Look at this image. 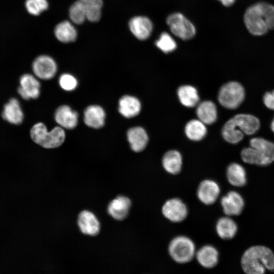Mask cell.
Instances as JSON below:
<instances>
[{"mask_svg":"<svg viewBox=\"0 0 274 274\" xmlns=\"http://www.w3.org/2000/svg\"><path fill=\"white\" fill-rule=\"evenodd\" d=\"M248 31L254 36H262L274 29V6L259 2L247 8L244 16Z\"/></svg>","mask_w":274,"mask_h":274,"instance_id":"cell-1","label":"cell"},{"mask_svg":"<svg viewBox=\"0 0 274 274\" xmlns=\"http://www.w3.org/2000/svg\"><path fill=\"white\" fill-rule=\"evenodd\" d=\"M241 265L248 274H263L267 269L274 270V253L263 246H255L248 248L242 255Z\"/></svg>","mask_w":274,"mask_h":274,"instance_id":"cell-2","label":"cell"},{"mask_svg":"<svg viewBox=\"0 0 274 274\" xmlns=\"http://www.w3.org/2000/svg\"><path fill=\"white\" fill-rule=\"evenodd\" d=\"M244 162L251 164L265 166L274 161V143L262 138H253L250 147L241 151Z\"/></svg>","mask_w":274,"mask_h":274,"instance_id":"cell-3","label":"cell"},{"mask_svg":"<svg viewBox=\"0 0 274 274\" xmlns=\"http://www.w3.org/2000/svg\"><path fill=\"white\" fill-rule=\"evenodd\" d=\"M30 137L36 144L45 148H55L60 146L64 142L65 134L60 126L54 127L48 131L43 123L35 124L30 131Z\"/></svg>","mask_w":274,"mask_h":274,"instance_id":"cell-4","label":"cell"},{"mask_svg":"<svg viewBox=\"0 0 274 274\" xmlns=\"http://www.w3.org/2000/svg\"><path fill=\"white\" fill-rule=\"evenodd\" d=\"M169 255L174 261L180 264L188 263L195 256L196 248L193 241L185 235H179L172 239L168 245Z\"/></svg>","mask_w":274,"mask_h":274,"instance_id":"cell-5","label":"cell"},{"mask_svg":"<svg viewBox=\"0 0 274 274\" xmlns=\"http://www.w3.org/2000/svg\"><path fill=\"white\" fill-rule=\"evenodd\" d=\"M245 97L244 87L238 82L231 81L224 84L218 93V101L223 107L235 109L243 102Z\"/></svg>","mask_w":274,"mask_h":274,"instance_id":"cell-6","label":"cell"},{"mask_svg":"<svg viewBox=\"0 0 274 274\" xmlns=\"http://www.w3.org/2000/svg\"><path fill=\"white\" fill-rule=\"evenodd\" d=\"M166 23L172 32L182 40L191 39L195 35L196 29L194 25L182 14H170L167 18Z\"/></svg>","mask_w":274,"mask_h":274,"instance_id":"cell-7","label":"cell"},{"mask_svg":"<svg viewBox=\"0 0 274 274\" xmlns=\"http://www.w3.org/2000/svg\"><path fill=\"white\" fill-rule=\"evenodd\" d=\"M163 216L174 223L183 221L188 214V209L185 203L179 198H172L165 201L161 208Z\"/></svg>","mask_w":274,"mask_h":274,"instance_id":"cell-8","label":"cell"},{"mask_svg":"<svg viewBox=\"0 0 274 274\" xmlns=\"http://www.w3.org/2000/svg\"><path fill=\"white\" fill-rule=\"evenodd\" d=\"M32 68L37 77L43 80H49L55 76L57 66L52 57L42 55L35 59L32 64Z\"/></svg>","mask_w":274,"mask_h":274,"instance_id":"cell-9","label":"cell"},{"mask_svg":"<svg viewBox=\"0 0 274 274\" xmlns=\"http://www.w3.org/2000/svg\"><path fill=\"white\" fill-rule=\"evenodd\" d=\"M220 193L219 184L215 181L206 179L201 181L197 189V196L205 205H211L217 200Z\"/></svg>","mask_w":274,"mask_h":274,"instance_id":"cell-10","label":"cell"},{"mask_svg":"<svg viewBox=\"0 0 274 274\" xmlns=\"http://www.w3.org/2000/svg\"><path fill=\"white\" fill-rule=\"evenodd\" d=\"M17 91L24 99H36L40 95V83L34 76L29 74H24L19 79Z\"/></svg>","mask_w":274,"mask_h":274,"instance_id":"cell-11","label":"cell"},{"mask_svg":"<svg viewBox=\"0 0 274 274\" xmlns=\"http://www.w3.org/2000/svg\"><path fill=\"white\" fill-rule=\"evenodd\" d=\"M221 205L224 213L227 216H237L242 212L245 203L240 194L231 191L222 197Z\"/></svg>","mask_w":274,"mask_h":274,"instance_id":"cell-12","label":"cell"},{"mask_svg":"<svg viewBox=\"0 0 274 274\" xmlns=\"http://www.w3.org/2000/svg\"><path fill=\"white\" fill-rule=\"evenodd\" d=\"M129 28L132 33L140 40H145L151 35L153 24L149 18L138 16L132 18L129 22Z\"/></svg>","mask_w":274,"mask_h":274,"instance_id":"cell-13","label":"cell"},{"mask_svg":"<svg viewBox=\"0 0 274 274\" xmlns=\"http://www.w3.org/2000/svg\"><path fill=\"white\" fill-rule=\"evenodd\" d=\"M131 206V200L128 197L119 195L110 202L108 212L114 219L121 221L127 217Z\"/></svg>","mask_w":274,"mask_h":274,"instance_id":"cell-14","label":"cell"},{"mask_svg":"<svg viewBox=\"0 0 274 274\" xmlns=\"http://www.w3.org/2000/svg\"><path fill=\"white\" fill-rule=\"evenodd\" d=\"M78 224L81 231L87 235L95 236L100 231V223L96 217L91 212L83 211L79 215Z\"/></svg>","mask_w":274,"mask_h":274,"instance_id":"cell-15","label":"cell"},{"mask_svg":"<svg viewBox=\"0 0 274 274\" xmlns=\"http://www.w3.org/2000/svg\"><path fill=\"white\" fill-rule=\"evenodd\" d=\"M54 118L60 126L64 128L72 129L78 124V113L67 105L58 107L55 112Z\"/></svg>","mask_w":274,"mask_h":274,"instance_id":"cell-16","label":"cell"},{"mask_svg":"<svg viewBox=\"0 0 274 274\" xmlns=\"http://www.w3.org/2000/svg\"><path fill=\"white\" fill-rule=\"evenodd\" d=\"M3 118L10 124H20L24 115L19 101L15 98H11L4 106Z\"/></svg>","mask_w":274,"mask_h":274,"instance_id":"cell-17","label":"cell"},{"mask_svg":"<svg viewBox=\"0 0 274 274\" xmlns=\"http://www.w3.org/2000/svg\"><path fill=\"white\" fill-rule=\"evenodd\" d=\"M195 256L198 263L206 268L214 267L219 261L218 250L210 245L201 247L196 252Z\"/></svg>","mask_w":274,"mask_h":274,"instance_id":"cell-18","label":"cell"},{"mask_svg":"<svg viewBox=\"0 0 274 274\" xmlns=\"http://www.w3.org/2000/svg\"><path fill=\"white\" fill-rule=\"evenodd\" d=\"M105 112L99 106L91 105L84 112V121L86 125L93 128H100L105 124Z\"/></svg>","mask_w":274,"mask_h":274,"instance_id":"cell-19","label":"cell"},{"mask_svg":"<svg viewBox=\"0 0 274 274\" xmlns=\"http://www.w3.org/2000/svg\"><path fill=\"white\" fill-rule=\"evenodd\" d=\"M127 136L131 149L136 152L143 151L148 142L146 131L140 126L130 128L127 131Z\"/></svg>","mask_w":274,"mask_h":274,"instance_id":"cell-20","label":"cell"},{"mask_svg":"<svg viewBox=\"0 0 274 274\" xmlns=\"http://www.w3.org/2000/svg\"><path fill=\"white\" fill-rule=\"evenodd\" d=\"M141 105L140 100L134 96L124 95L119 101V112L124 117L132 118L140 112Z\"/></svg>","mask_w":274,"mask_h":274,"instance_id":"cell-21","label":"cell"},{"mask_svg":"<svg viewBox=\"0 0 274 274\" xmlns=\"http://www.w3.org/2000/svg\"><path fill=\"white\" fill-rule=\"evenodd\" d=\"M233 118L245 134H253L259 129L260 126L259 120L252 115L239 114L236 115Z\"/></svg>","mask_w":274,"mask_h":274,"instance_id":"cell-22","label":"cell"},{"mask_svg":"<svg viewBox=\"0 0 274 274\" xmlns=\"http://www.w3.org/2000/svg\"><path fill=\"white\" fill-rule=\"evenodd\" d=\"M54 35L59 41L68 43L76 40L78 33L74 25L69 21L65 20L59 23L55 26Z\"/></svg>","mask_w":274,"mask_h":274,"instance_id":"cell-23","label":"cell"},{"mask_svg":"<svg viewBox=\"0 0 274 274\" xmlns=\"http://www.w3.org/2000/svg\"><path fill=\"white\" fill-rule=\"evenodd\" d=\"M162 164L164 169L172 175L179 174L182 169V157L177 150H170L163 156Z\"/></svg>","mask_w":274,"mask_h":274,"instance_id":"cell-24","label":"cell"},{"mask_svg":"<svg viewBox=\"0 0 274 274\" xmlns=\"http://www.w3.org/2000/svg\"><path fill=\"white\" fill-rule=\"evenodd\" d=\"M216 230L218 235L223 239H230L234 237L237 231V226L229 216L220 218L217 222Z\"/></svg>","mask_w":274,"mask_h":274,"instance_id":"cell-25","label":"cell"},{"mask_svg":"<svg viewBox=\"0 0 274 274\" xmlns=\"http://www.w3.org/2000/svg\"><path fill=\"white\" fill-rule=\"evenodd\" d=\"M198 119L205 124H211L215 122L217 117V110L214 102L206 100L200 103L196 109Z\"/></svg>","mask_w":274,"mask_h":274,"instance_id":"cell-26","label":"cell"},{"mask_svg":"<svg viewBox=\"0 0 274 274\" xmlns=\"http://www.w3.org/2000/svg\"><path fill=\"white\" fill-rule=\"evenodd\" d=\"M226 177L228 182L235 187H242L247 182L246 172L244 167L237 163H232L226 169Z\"/></svg>","mask_w":274,"mask_h":274,"instance_id":"cell-27","label":"cell"},{"mask_svg":"<svg viewBox=\"0 0 274 274\" xmlns=\"http://www.w3.org/2000/svg\"><path fill=\"white\" fill-rule=\"evenodd\" d=\"M244 134L233 117L225 123L222 129V136L229 143H238L243 140Z\"/></svg>","mask_w":274,"mask_h":274,"instance_id":"cell-28","label":"cell"},{"mask_svg":"<svg viewBox=\"0 0 274 274\" xmlns=\"http://www.w3.org/2000/svg\"><path fill=\"white\" fill-rule=\"evenodd\" d=\"M177 93L179 100L185 107L192 108L198 102L199 98L197 91L192 86H181L179 88Z\"/></svg>","mask_w":274,"mask_h":274,"instance_id":"cell-29","label":"cell"},{"mask_svg":"<svg viewBox=\"0 0 274 274\" xmlns=\"http://www.w3.org/2000/svg\"><path fill=\"white\" fill-rule=\"evenodd\" d=\"M185 132L188 139L194 141L202 140L207 133L205 124L200 120L193 119L186 125Z\"/></svg>","mask_w":274,"mask_h":274,"instance_id":"cell-30","label":"cell"},{"mask_svg":"<svg viewBox=\"0 0 274 274\" xmlns=\"http://www.w3.org/2000/svg\"><path fill=\"white\" fill-rule=\"evenodd\" d=\"M82 4L86 16V19L95 22L98 21L101 17V10L102 6V0H79Z\"/></svg>","mask_w":274,"mask_h":274,"instance_id":"cell-31","label":"cell"},{"mask_svg":"<svg viewBox=\"0 0 274 274\" xmlns=\"http://www.w3.org/2000/svg\"><path fill=\"white\" fill-rule=\"evenodd\" d=\"M69 17L74 23L81 24L86 19L84 9L79 0L76 1L69 9Z\"/></svg>","mask_w":274,"mask_h":274,"instance_id":"cell-32","label":"cell"},{"mask_svg":"<svg viewBox=\"0 0 274 274\" xmlns=\"http://www.w3.org/2000/svg\"><path fill=\"white\" fill-rule=\"evenodd\" d=\"M156 46L164 53H167L174 51L177 44L170 35L166 32H162L159 39L155 42Z\"/></svg>","mask_w":274,"mask_h":274,"instance_id":"cell-33","label":"cell"},{"mask_svg":"<svg viewBox=\"0 0 274 274\" xmlns=\"http://www.w3.org/2000/svg\"><path fill=\"white\" fill-rule=\"evenodd\" d=\"M25 7L29 14L38 16L48 9L49 4L47 0H26Z\"/></svg>","mask_w":274,"mask_h":274,"instance_id":"cell-34","label":"cell"},{"mask_svg":"<svg viewBox=\"0 0 274 274\" xmlns=\"http://www.w3.org/2000/svg\"><path fill=\"white\" fill-rule=\"evenodd\" d=\"M59 83L60 87L66 91L74 90L78 85L77 79L69 74L61 75L59 77Z\"/></svg>","mask_w":274,"mask_h":274,"instance_id":"cell-35","label":"cell"},{"mask_svg":"<svg viewBox=\"0 0 274 274\" xmlns=\"http://www.w3.org/2000/svg\"><path fill=\"white\" fill-rule=\"evenodd\" d=\"M263 101L267 108L274 110V90L265 93L263 97Z\"/></svg>","mask_w":274,"mask_h":274,"instance_id":"cell-36","label":"cell"},{"mask_svg":"<svg viewBox=\"0 0 274 274\" xmlns=\"http://www.w3.org/2000/svg\"><path fill=\"white\" fill-rule=\"evenodd\" d=\"M226 7H229L232 5L235 2V0H218Z\"/></svg>","mask_w":274,"mask_h":274,"instance_id":"cell-37","label":"cell"},{"mask_svg":"<svg viewBox=\"0 0 274 274\" xmlns=\"http://www.w3.org/2000/svg\"><path fill=\"white\" fill-rule=\"evenodd\" d=\"M270 127L272 131L274 132V118L271 123Z\"/></svg>","mask_w":274,"mask_h":274,"instance_id":"cell-38","label":"cell"}]
</instances>
